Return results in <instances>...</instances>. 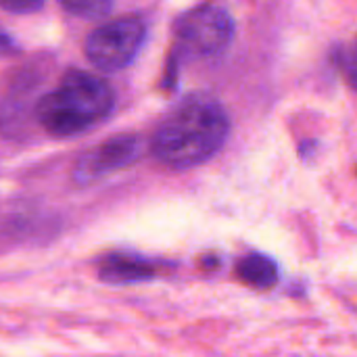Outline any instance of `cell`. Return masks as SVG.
I'll use <instances>...</instances> for the list:
<instances>
[{"label": "cell", "mask_w": 357, "mask_h": 357, "mask_svg": "<svg viewBox=\"0 0 357 357\" xmlns=\"http://www.w3.org/2000/svg\"><path fill=\"white\" fill-rule=\"evenodd\" d=\"M236 276L253 289H270L278 280L276 264L261 253H249L236 264Z\"/></svg>", "instance_id": "cell-7"}, {"label": "cell", "mask_w": 357, "mask_h": 357, "mask_svg": "<svg viewBox=\"0 0 357 357\" xmlns=\"http://www.w3.org/2000/svg\"><path fill=\"white\" fill-rule=\"evenodd\" d=\"M234 31V19L224 6L199 4L174 23L176 52L186 59H211L230 46Z\"/></svg>", "instance_id": "cell-3"}, {"label": "cell", "mask_w": 357, "mask_h": 357, "mask_svg": "<svg viewBox=\"0 0 357 357\" xmlns=\"http://www.w3.org/2000/svg\"><path fill=\"white\" fill-rule=\"evenodd\" d=\"M15 50H17V46H15V42L10 40V36L4 33V31H0V54H10V52H15Z\"/></svg>", "instance_id": "cell-10"}, {"label": "cell", "mask_w": 357, "mask_h": 357, "mask_svg": "<svg viewBox=\"0 0 357 357\" xmlns=\"http://www.w3.org/2000/svg\"><path fill=\"white\" fill-rule=\"evenodd\" d=\"M140 157V138L132 134H117L102 140L79 155L73 165V180L79 186L94 184L115 172L126 169Z\"/></svg>", "instance_id": "cell-5"}, {"label": "cell", "mask_w": 357, "mask_h": 357, "mask_svg": "<svg viewBox=\"0 0 357 357\" xmlns=\"http://www.w3.org/2000/svg\"><path fill=\"white\" fill-rule=\"evenodd\" d=\"M230 128V115L218 98L192 94L159 123L151 151L167 167H197L220 153Z\"/></svg>", "instance_id": "cell-1"}, {"label": "cell", "mask_w": 357, "mask_h": 357, "mask_svg": "<svg viewBox=\"0 0 357 357\" xmlns=\"http://www.w3.org/2000/svg\"><path fill=\"white\" fill-rule=\"evenodd\" d=\"M115 100V90L107 79L69 69L54 90L36 100L33 119L50 136H79L105 121L113 113Z\"/></svg>", "instance_id": "cell-2"}, {"label": "cell", "mask_w": 357, "mask_h": 357, "mask_svg": "<svg viewBox=\"0 0 357 357\" xmlns=\"http://www.w3.org/2000/svg\"><path fill=\"white\" fill-rule=\"evenodd\" d=\"M146 40V23L140 15H126L105 25L96 27L86 44L88 61L107 73H115L126 69L140 52Z\"/></svg>", "instance_id": "cell-4"}, {"label": "cell", "mask_w": 357, "mask_h": 357, "mask_svg": "<svg viewBox=\"0 0 357 357\" xmlns=\"http://www.w3.org/2000/svg\"><path fill=\"white\" fill-rule=\"evenodd\" d=\"M161 274V266L153 259L134 253H111L98 266L100 280L109 284H134L149 282Z\"/></svg>", "instance_id": "cell-6"}, {"label": "cell", "mask_w": 357, "mask_h": 357, "mask_svg": "<svg viewBox=\"0 0 357 357\" xmlns=\"http://www.w3.org/2000/svg\"><path fill=\"white\" fill-rule=\"evenodd\" d=\"M44 6L42 0H4L0 2V10L6 13H15V15H27V13H36Z\"/></svg>", "instance_id": "cell-9"}, {"label": "cell", "mask_w": 357, "mask_h": 357, "mask_svg": "<svg viewBox=\"0 0 357 357\" xmlns=\"http://www.w3.org/2000/svg\"><path fill=\"white\" fill-rule=\"evenodd\" d=\"M61 6H63V10H67L69 15H75L79 19H96V17L109 15L113 8V2H107V0H73V2H63Z\"/></svg>", "instance_id": "cell-8"}]
</instances>
